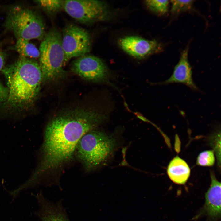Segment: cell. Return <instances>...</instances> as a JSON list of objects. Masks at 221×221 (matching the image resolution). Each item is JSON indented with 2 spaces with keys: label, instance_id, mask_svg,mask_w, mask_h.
<instances>
[{
  "label": "cell",
  "instance_id": "6da1fadb",
  "mask_svg": "<svg viewBox=\"0 0 221 221\" xmlns=\"http://www.w3.org/2000/svg\"><path fill=\"white\" fill-rule=\"evenodd\" d=\"M104 108L76 107L56 115L45 130L43 156L38 175L54 170L72 157L82 136L107 120Z\"/></svg>",
  "mask_w": 221,
  "mask_h": 221
},
{
  "label": "cell",
  "instance_id": "7a4b0ae2",
  "mask_svg": "<svg viewBox=\"0 0 221 221\" xmlns=\"http://www.w3.org/2000/svg\"><path fill=\"white\" fill-rule=\"evenodd\" d=\"M1 71L9 90L7 99L2 104L3 108L12 111L29 108L38 96L43 80L39 64L33 59L20 56Z\"/></svg>",
  "mask_w": 221,
  "mask_h": 221
},
{
  "label": "cell",
  "instance_id": "3957f363",
  "mask_svg": "<svg viewBox=\"0 0 221 221\" xmlns=\"http://www.w3.org/2000/svg\"><path fill=\"white\" fill-rule=\"evenodd\" d=\"M115 136L95 130L84 134L79 142L75 152L85 169L91 170L106 163L118 145Z\"/></svg>",
  "mask_w": 221,
  "mask_h": 221
},
{
  "label": "cell",
  "instance_id": "277c9868",
  "mask_svg": "<svg viewBox=\"0 0 221 221\" xmlns=\"http://www.w3.org/2000/svg\"><path fill=\"white\" fill-rule=\"evenodd\" d=\"M39 65L42 80L49 81L56 79L64 73V53L62 46V34L55 28L45 34L40 45Z\"/></svg>",
  "mask_w": 221,
  "mask_h": 221
},
{
  "label": "cell",
  "instance_id": "5b68a950",
  "mask_svg": "<svg viewBox=\"0 0 221 221\" xmlns=\"http://www.w3.org/2000/svg\"><path fill=\"white\" fill-rule=\"evenodd\" d=\"M6 29L17 40H42L45 35L44 22L40 16L30 9L17 6L10 11L5 22Z\"/></svg>",
  "mask_w": 221,
  "mask_h": 221
},
{
  "label": "cell",
  "instance_id": "8992f818",
  "mask_svg": "<svg viewBox=\"0 0 221 221\" xmlns=\"http://www.w3.org/2000/svg\"><path fill=\"white\" fill-rule=\"evenodd\" d=\"M65 64L73 58L87 55L91 49L90 35L85 29L73 24L66 25L62 34Z\"/></svg>",
  "mask_w": 221,
  "mask_h": 221
},
{
  "label": "cell",
  "instance_id": "52a82bcc",
  "mask_svg": "<svg viewBox=\"0 0 221 221\" xmlns=\"http://www.w3.org/2000/svg\"><path fill=\"white\" fill-rule=\"evenodd\" d=\"M63 9L71 17L86 24L104 20L107 14L103 3L95 0H64Z\"/></svg>",
  "mask_w": 221,
  "mask_h": 221
},
{
  "label": "cell",
  "instance_id": "ba28073f",
  "mask_svg": "<svg viewBox=\"0 0 221 221\" xmlns=\"http://www.w3.org/2000/svg\"><path fill=\"white\" fill-rule=\"evenodd\" d=\"M71 69L85 80L109 83L112 76L103 61L92 55H85L77 58L72 62Z\"/></svg>",
  "mask_w": 221,
  "mask_h": 221
},
{
  "label": "cell",
  "instance_id": "9c48e42d",
  "mask_svg": "<svg viewBox=\"0 0 221 221\" xmlns=\"http://www.w3.org/2000/svg\"><path fill=\"white\" fill-rule=\"evenodd\" d=\"M119 43L126 53L140 59L159 52L163 49L162 45L155 40H147L135 36L123 37L119 40Z\"/></svg>",
  "mask_w": 221,
  "mask_h": 221
},
{
  "label": "cell",
  "instance_id": "30bf717a",
  "mask_svg": "<svg viewBox=\"0 0 221 221\" xmlns=\"http://www.w3.org/2000/svg\"><path fill=\"white\" fill-rule=\"evenodd\" d=\"M211 184L205 194V203L197 217L206 215L209 221H217L221 217V183L211 172Z\"/></svg>",
  "mask_w": 221,
  "mask_h": 221
},
{
  "label": "cell",
  "instance_id": "8fae6325",
  "mask_svg": "<svg viewBox=\"0 0 221 221\" xmlns=\"http://www.w3.org/2000/svg\"><path fill=\"white\" fill-rule=\"evenodd\" d=\"M188 49L187 47L182 52L179 61L175 66L171 76L158 84L163 85L180 83L193 90H199L192 78V69L188 60Z\"/></svg>",
  "mask_w": 221,
  "mask_h": 221
},
{
  "label": "cell",
  "instance_id": "7c38bea8",
  "mask_svg": "<svg viewBox=\"0 0 221 221\" xmlns=\"http://www.w3.org/2000/svg\"><path fill=\"white\" fill-rule=\"evenodd\" d=\"M33 195L39 206L38 214L41 221H70L61 202L53 203L41 192Z\"/></svg>",
  "mask_w": 221,
  "mask_h": 221
},
{
  "label": "cell",
  "instance_id": "4fadbf2b",
  "mask_svg": "<svg viewBox=\"0 0 221 221\" xmlns=\"http://www.w3.org/2000/svg\"><path fill=\"white\" fill-rule=\"evenodd\" d=\"M167 173L173 182L179 184H184L190 176V169L184 160L176 156L169 162L167 169Z\"/></svg>",
  "mask_w": 221,
  "mask_h": 221
},
{
  "label": "cell",
  "instance_id": "5bb4252c",
  "mask_svg": "<svg viewBox=\"0 0 221 221\" xmlns=\"http://www.w3.org/2000/svg\"><path fill=\"white\" fill-rule=\"evenodd\" d=\"M29 41L19 39L17 40L14 49L20 55V56L32 59L39 58V49Z\"/></svg>",
  "mask_w": 221,
  "mask_h": 221
},
{
  "label": "cell",
  "instance_id": "9a60e30c",
  "mask_svg": "<svg viewBox=\"0 0 221 221\" xmlns=\"http://www.w3.org/2000/svg\"><path fill=\"white\" fill-rule=\"evenodd\" d=\"M35 2L48 14H55L63 9L64 0H39Z\"/></svg>",
  "mask_w": 221,
  "mask_h": 221
},
{
  "label": "cell",
  "instance_id": "2e32d148",
  "mask_svg": "<svg viewBox=\"0 0 221 221\" xmlns=\"http://www.w3.org/2000/svg\"><path fill=\"white\" fill-rule=\"evenodd\" d=\"M145 3L150 10L157 14L164 15L168 12L169 0H149L145 1Z\"/></svg>",
  "mask_w": 221,
  "mask_h": 221
},
{
  "label": "cell",
  "instance_id": "e0dca14e",
  "mask_svg": "<svg viewBox=\"0 0 221 221\" xmlns=\"http://www.w3.org/2000/svg\"><path fill=\"white\" fill-rule=\"evenodd\" d=\"M193 0L170 1L171 3V11L173 14H177L190 10L192 8Z\"/></svg>",
  "mask_w": 221,
  "mask_h": 221
},
{
  "label": "cell",
  "instance_id": "ac0fdd59",
  "mask_svg": "<svg viewBox=\"0 0 221 221\" xmlns=\"http://www.w3.org/2000/svg\"><path fill=\"white\" fill-rule=\"evenodd\" d=\"M215 162L214 152L211 150L201 152L198 155L196 160V164L203 166H212Z\"/></svg>",
  "mask_w": 221,
  "mask_h": 221
},
{
  "label": "cell",
  "instance_id": "d6986e66",
  "mask_svg": "<svg viewBox=\"0 0 221 221\" xmlns=\"http://www.w3.org/2000/svg\"><path fill=\"white\" fill-rule=\"evenodd\" d=\"M9 90L7 87H5L0 82V104L5 102L8 98Z\"/></svg>",
  "mask_w": 221,
  "mask_h": 221
},
{
  "label": "cell",
  "instance_id": "ffe728a7",
  "mask_svg": "<svg viewBox=\"0 0 221 221\" xmlns=\"http://www.w3.org/2000/svg\"><path fill=\"white\" fill-rule=\"evenodd\" d=\"M5 60V54L3 51L0 44V70H1L4 67Z\"/></svg>",
  "mask_w": 221,
  "mask_h": 221
}]
</instances>
